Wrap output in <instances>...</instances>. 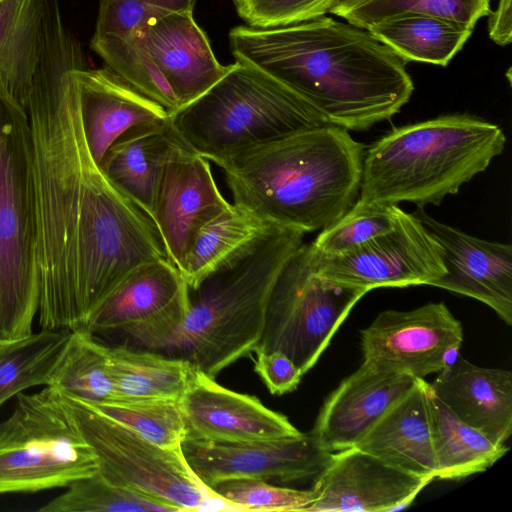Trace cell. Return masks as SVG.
Wrapping results in <instances>:
<instances>
[{"label": "cell", "mask_w": 512, "mask_h": 512, "mask_svg": "<svg viewBox=\"0 0 512 512\" xmlns=\"http://www.w3.org/2000/svg\"><path fill=\"white\" fill-rule=\"evenodd\" d=\"M236 61L282 82L332 125L365 131L397 114L414 85L406 62L368 30L329 16L228 35Z\"/></svg>", "instance_id": "7a4b0ae2"}, {"label": "cell", "mask_w": 512, "mask_h": 512, "mask_svg": "<svg viewBox=\"0 0 512 512\" xmlns=\"http://www.w3.org/2000/svg\"><path fill=\"white\" fill-rule=\"evenodd\" d=\"M138 33L180 108L206 93L232 67L217 60L193 12L173 13L153 20Z\"/></svg>", "instance_id": "ffe728a7"}, {"label": "cell", "mask_w": 512, "mask_h": 512, "mask_svg": "<svg viewBox=\"0 0 512 512\" xmlns=\"http://www.w3.org/2000/svg\"><path fill=\"white\" fill-rule=\"evenodd\" d=\"M405 212L395 204L357 199L311 243L321 255H340L392 231Z\"/></svg>", "instance_id": "e575fe53"}, {"label": "cell", "mask_w": 512, "mask_h": 512, "mask_svg": "<svg viewBox=\"0 0 512 512\" xmlns=\"http://www.w3.org/2000/svg\"><path fill=\"white\" fill-rule=\"evenodd\" d=\"M75 75L86 141L99 166L108 148L130 128L170 120L161 105L107 66L78 68Z\"/></svg>", "instance_id": "44dd1931"}, {"label": "cell", "mask_w": 512, "mask_h": 512, "mask_svg": "<svg viewBox=\"0 0 512 512\" xmlns=\"http://www.w3.org/2000/svg\"><path fill=\"white\" fill-rule=\"evenodd\" d=\"M491 11L490 0H337L328 13L365 30L406 14L436 16L474 30Z\"/></svg>", "instance_id": "1f68e13d"}, {"label": "cell", "mask_w": 512, "mask_h": 512, "mask_svg": "<svg viewBox=\"0 0 512 512\" xmlns=\"http://www.w3.org/2000/svg\"><path fill=\"white\" fill-rule=\"evenodd\" d=\"M427 405L438 479L457 480L484 472L509 450L505 443L461 421L434 395L430 384Z\"/></svg>", "instance_id": "d4e9b609"}, {"label": "cell", "mask_w": 512, "mask_h": 512, "mask_svg": "<svg viewBox=\"0 0 512 512\" xmlns=\"http://www.w3.org/2000/svg\"><path fill=\"white\" fill-rule=\"evenodd\" d=\"M178 138L212 161L290 134L330 124L291 88L246 63L170 115Z\"/></svg>", "instance_id": "8992f818"}, {"label": "cell", "mask_w": 512, "mask_h": 512, "mask_svg": "<svg viewBox=\"0 0 512 512\" xmlns=\"http://www.w3.org/2000/svg\"><path fill=\"white\" fill-rule=\"evenodd\" d=\"M255 372L273 395L294 391L302 378L296 365L282 352H255Z\"/></svg>", "instance_id": "ab89813d"}, {"label": "cell", "mask_w": 512, "mask_h": 512, "mask_svg": "<svg viewBox=\"0 0 512 512\" xmlns=\"http://www.w3.org/2000/svg\"><path fill=\"white\" fill-rule=\"evenodd\" d=\"M413 214L441 247L446 273L431 286L481 301L512 325V246L469 235L423 208Z\"/></svg>", "instance_id": "ac0fdd59"}, {"label": "cell", "mask_w": 512, "mask_h": 512, "mask_svg": "<svg viewBox=\"0 0 512 512\" xmlns=\"http://www.w3.org/2000/svg\"><path fill=\"white\" fill-rule=\"evenodd\" d=\"M6 342H9V341H3V340H0V347H1L2 345H4Z\"/></svg>", "instance_id": "b9f144b4"}, {"label": "cell", "mask_w": 512, "mask_h": 512, "mask_svg": "<svg viewBox=\"0 0 512 512\" xmlns=\"http://www.w3.org/2000/svg\"><path fill=\"white\" fill-rule=\"evenodd\" d=\"M237 510L304 511L316 499V492L278 487L261 479H230L211 489Z\"/></svg>", "instance_id": "8d00e7d4"}, {"label": "cell", "mask_w": 512, "mask_h": 512, "mask_svg": "<svg viewBox=\"0 0 512 512\" xmlns=\"http://www.w3.org/2000/svg\"><path fill=\"white\" fill-rule=\"evenodd\" d=\"M367 291L316 275L310 244H302L279 273L253 352L279 351L307 373Z\"/></svg>", "instance_id": "9c48e42d"}, {"label": "cell", "mask_w": 512, "mask_h": 512, "mask_svg": "<svg viewBox=\"0 0 512 512\" xmlns=\"http://www.w3.org/2000/svg\"><path fill=\"white\" fill-rule=\"evenodd\" d=\"M38 312L28 116L0 80V340L32 334Z\"/></svg>", "instance_id": "52a82bcc"}, {"label": "cell", "mask_w": 512, "mask_h": 512, "mask_svg": "<svg viewBox=\"0 0 512 512\" xmlns=\"http://www.w3.org/2000/svg\"><path fill=\"white\" fill-rule=\"evenodd\" d=\"M1 1H2V0H0V2H1Z\"/></svg>", "instance_id": "7bdbcfd3"}, {"label": "cell", "mask_w": 512, "mask_h": 512, "mask_svg": "<svg viewBox=\"0 0 512 512\" xmlns=\"http://www.w3.org/2000/svg\"><path fill=\"white\" fill-rule=\"evenodd\" d=\"M67 490L38 511L42 512H172L169 506L117 487L98 473L75 480Z\"/></svg>", "instance_id": "d590c367"}, {"label": "cell", "mask_w": 512, "mask_h": 512, "mask_svg": "<svg viewBox=\"0 0 512 512\" xmlns=\"http://www.w3.org/2000/svg\"><path fill=\"white\" fill-rule=\"evenodd\" d=\"M273 224L232 204L197 233L182 275L196 289L210 274L247 251Z\"/></svg>", "instance_id": "f1b7e54d"}, {"label": "cell", "mask_w": 512, "mask_h": 512, "mask_svg": "<svg viewBox=\"0 0 512 512\" xmlns=\"http://www.w3.org/2000/svg\"><path fill=\"white\" fill-rule=\"evenodd\" d=\"M430 482L353 446L332 453L316 476V499L304 511H398L410 506Z\"/></svg>", "instance_id": "2e32d148"}, {"label": "cell", "mask_w": 512, "mask_h": 512, "mask_svg": "<svg viewBox=\"0 0 512 512\" xmlns=\"http://www.w3.org/2000/svg\"><path fill=\"white\" fill-rule=\"evenodd\" d=\"M90 48L107 67L170 115L179 108L170 85L157 68L138 32L125 36L94 35Z\"/></svg>", "instance_id": "d6a6232c"}, {"label": "cell", "mask_w": 512, "mask_h": 512, "mask_svg": "<svg viewBox=\"0 0 512 512\" xmlns=\"http://www.w3.org/2000/svg\"><path fill=\"white\" fill-rule=\"evenodd\" d=\"M60 394L107 482L178 511L203 510L217 497L192 472L181 448H162L85 401Z\"/></svg>", "instance_id": "30bf717a"}, {"label": "cell", "mask_w": 512, "mask_h": 512, "mask_svg": "<svg viewBox=\"0 0 512 512\" xmlns=\"http://www.w3.org/2000/svg\"><path fill=\"white\" fill-rule=\"evenodd\" d=\"M97 470L58 389L17 395L12 414L0 422V494L66 488Z\"/></svg>", "instance_id": "ba28073f"}, {"label": "cell", "mask_w": 512, "mask_h": 512, "mask_svg": "<svg viewBox=\"0 0 512 512\" xmlns=\"http://www.w3.org/2000/svg\"><path fill=\"white\" fill-rule=\"evenodd\" d=\"M360 335L364 364L415 379L452 363L464 337L461 322L444 302L408 311L385 310Z\"/></svg>", "instance_id": "4fadbf2b"}, {"label": "cell", "mask_w": 512, "mask_h": 512, "mask_svg": "<svg viewBox=\"0 0 512 512\" xmlns=\"http://www.w3.org/2000/svg\"><path fill=\"white\" fill-rule=\"evenodd\" d=\"M88 404L165 449H180L187 436L178 401L113 399Z\"/></svg>", "instance_id": "836d02e7"}, {"label": "cell", "mask_w": 512, "mask_h": 512, "mask_svg": "<svg viewBox=\"0 0 512 512\" xmlns=\"http://www.w3.org/2000/svg\"><path fill=\"white\" fill-rule=\"evenodd\" d=\"M49 386L88 403L113 400L108 346L86 330L71 331Z\"/></svg>", "instance_id": "4dcf8cb0"}, {"label": "cell", "mask_w": 512, "mask_h": 512, "mask_svg": "<svg viewBox=\"0 0 512 512\" xmlns=\"http://www.w3.org/2000/svg\"><path fill=\"white\" fill-rule=\"evenodd\" d=\"M512 0H499L495 11L488 15V33L490 39L500 46L512 41Z\"/></svg>", "instance_id": "60d3db41"}, {"label": "cell", "mask_w": 512, "mask_h": 512, "mask_svg": "<svg viewBox=\"0 0 512 512\" xmlns=\"http://www.w3.org/2000/svg\"><path fill=\"white\" fill-rule=\"evenodd\" d=\"M70 333L41 329L0 347V408L28 388L51 384Z\"/></svg>", "instance_id": "f546056e"}, {"label": "cell", "mask_w": 512, "mask_h": 512, "mask_svg": "<svg viewBox=\"0 0 512 512\" xmlns=\"http://www.w3.org/2000/svg\"><path fill=\"white\" fill-rule=\"evenodd\" d=\"M365 146L327 124L215 161L233 205L277 226L323 230L357 201Z\"/></svg>", "instance_id": "3957f363"}, {"label": "cell", "mask_w": 512, "mask_h": 512, "mask_svg": "<svg viewBox=\"0 0 512 512\" xmlns=\"http://www.w3.org/2000/svg\"><path fill=\"white\" fill-rule=\"evenodd\" d=\"M79 40L58 16L43 21L25 108L35 206L38 320L84 330L104 299L137 267L167 259L153 220L104 174L89 150L75 71Z\"/></svg>", "instance_id": "6da1fadb"}, {"label": "cell", "mask_w": 512, "mask_h": 512, "mask_svg": "<svg viewBox=\"0 0 512 512\" xmlns=\"http://www.w3.org/2000/svg\"><path fill=\"white\" fill-rule=\"evenodd\" d=\"M416 380L362 363L327 397L310 432L331 452L353 447Z\"/></svg>", "instance_id": "d6986e66"}, {"label": "cell", "mask_w": 512, "mask_h": 512, "mask_svg": "<svg viewBox=\"0 0 512 512\" xmlns=\"http://www.w3.org/2000/svg\"><path fill=\"white\" fill-rule=\"evenodd\" d=\"M186 438L220 443H254L302 434L288 418L255 396L235 392L194 369L178 400Z\"/></svg>", "instance_id": "e0dca14e"}, {"label": "cell", "mask_w": 512, "mask_h": 512, "mask_svg": "<svg viewBox=\"0 0 512 512\" xmlns=\"http://www.w3.org/2000/svg\"><path fill=\"white\" fill-rule=\"evenodd\" d=\"M231 206L214 180L209 160L180 144L165 166L151 219L167 259L181 274L199 230Z\"/></svg>", "instance_id": "9a60e30c"}, {"label": "cell", "mask_w": 512, "mask_h": 512, "mask_svg": "<svg viewBox=\"0 0 512 512\" xmlns=\"http://www.w3.org/2000/svg\"><path fill=\"white\" fill-rule=\"evenodd\" d=\"M304 234L272 225L247 251L189 289L188 314L160 351L213 378L252 352L272 287Z\"/></svg>", "instance_id": "277c9868"}, {"label": "cell", "mask_w": 512, "mask_h": 512, "mask_svg": "<svg viewBox=\"0 0 512 512\" xmlns=\"http://www.w3.org/2000/svg\"><path fill=\"white\" fill-rule=\"evenodd\" d=\"M312 252L316 275L367 292L431 286L446 273L441 247L413 213L405 212L392 231L344 254L321 255L313 248Z\"/></svg>", "instance_id": "8fae6325"}, {"label": "cell", "mask_w": 512, "mask_h": 512, "mask_svg": "<svg viewBox=\"0 0 512 512\" xmlns=\"http://www.w3.org/2000/svg\"><path fill=\"white\" fill-rule=\"evenodd\" d=\"M497 125L467 114L393 128L364 151L359 199L438 206L505 148Z\"/></svg>", "instance_id": "5b68a950"}, {"label": "cell", "mask_w": 512, "mask_h": 512, "mask_svg": "<svg viewBox=\"0 0 512 512\" xmlns=\"http://www.w3.org/2000/svg\"><path fill=\"white\" fill-rule=\"evenodd\" d=\"M429 383L417 379L413 387L392 404L354 445L405 472L437 478L429 421Z\"/></svg>", "instance_id": "603a6c76"}, {"label": "cell", "mask_w": 512, "mask_h": 512, "mask_svg": "<svg viewBox=\"0 0 512 512\" xmlns=\"http://www.w3.org/2000/svg\"><path fill=\"white\" fill-rule=\"evenodd\" d=\"M337 0H233L246 25L269 28L326 15Z\"/></svg>", "instance_id": "f35d334b"}, {"label": "cell", "mask_w": 512, "mask_h": 512, "mask_svg": "<svg viewBox=\"0 0 512 512\" xmlns=\"http://www.w3.org/2000/svg\"><path fill=\"white\" fill-rule=\"evenodd\" d=\"M183 457L206 487L230 479L292 482L319 475L333 452L311 433L254 443H220L185 438Z\"/></svg>", "instance_id": "5bb4252c"}, {"label": "cell", "mask_w": 512, "mask_h": 512, "mask_svg": "<svg viewBox=\"0 0 512 512\" xmlns=\"http://www.w3.org/2000/svg\"><path fill=\"white\" fill-rule=\"evenodd\" d=\"M368 31L406 63L418 61L440 66L451 61L473 32L458 23L425 14L397 16Z\"/></svg>", "instance_id": "83f0119b"}, {"label": "cell", "mask_w": 512, "mask_h": 512, "mask_svg": "<svg viewBox=\"0 0 512 512\" xmlns=\"http://www.w3.org/2000/svg\"><path fill=\"white\" fill-rule=\"evenodd\" d=\"M115 398L178 401L194 367L187 361L150 349L108 347Z\"/></svg>", "instance_id": "4316f807"}, {"label": "cell", "mask_w": 512, "mask_h": 512, "mask_svg": "<svg viewBox=\"0 0 512 512\" xmlns=\"http://www.w3.org/2000/svg\"><path fill=\"white\" fill-rule=\"evenodd\" d=\"M430 384L434 395L461 421L491 440L505 443L512 433V373L480 367L460 353Z\"/></svg>", "instance_id": "7402d4cb"}, {"label": "cell", "mask_w": 512, "mask_h": 512, "mask_svg": "<svg viewBox=\"0 0 512 512\" xmlns=\"http://www.w3.org/2000/svg\"><path fill=\"white\" fill-rule=\"evenodd\" d=\"M197 0H99L94 35L125 36L173 13L193 12Z\"/></svg>", "instance_id": "74e56055"}, {"label": "cell", "mask_w": 512, "mask_h": 512, "mask_svg": "<svg viewBox=\"0 0 512 512\" xmlns=\"http://www.w3.org/2000/svg\"><path fill=\"white\" fill-rule=\"evenodd\" d=\"M180 144L170 120L138 125L108 148L100 167L151 218L165 166Z\"/></svg>", "instance_id": "cb8c5ba5"}, {"label": "cell", "mask_w": 512, "mask_h": 512, "mask_svg": "<svg viewBox=\"0 0 512 512\" xmlns=\"http://www.w3.org/2000/svg\"><path fill=\"white\" fill-rule=\"evenodd\" d=\"M44 0L0 2V80L27 106L40 48Z\"/></svg>", "instance_id": "484cf974"}, {"label": "cell", "mask_w": 512, "mask_h": 512, "mask_svg": "<svg viewBox=\"0 0 512 512\" xmlns=\"http://www.w3.org/2000/svg\"><path fill=\"white\" fill-rule=\"evenodd\" d=\"M189 286L168 259L133 270L98 306L84 330L121 332L145 349L160 350L183 324Z\"/></svg>", "instance_id": "7c38bea8"}]
</instances>
